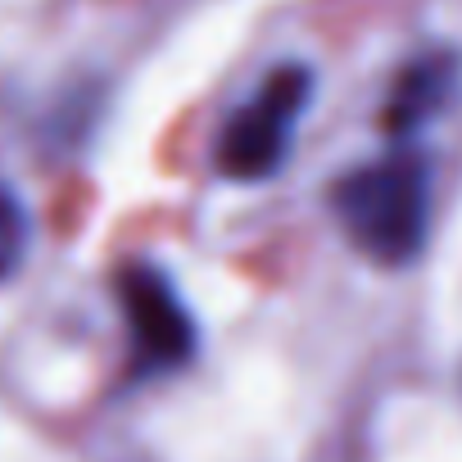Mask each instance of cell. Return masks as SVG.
I'll use <instances>...</instances> for the list:
<instances>
[{
	"mask_svg": "<svg viewBox=\"0 0 462 462\" xmlns=\"http://www.w3.org/2000/svg\"><path fill=\"white\" fill-rule=\"evenodd\" d=\"M457 87H462V55H457V51L435 46V51L412 55V60L399 69V78H394V87H390V96H385L381 127H385L390 136H399V141H403V136H417L426 123H435V118L453 105Z\"/></svg>",
	"mask_w": 462,
	"mask_h": 462,
	"instance_id": "277c9868",
	"label": "cell"
},
{
	"mask_svg": "<svg viewBox=\"0 0 462 462\" xmlns=\"http://www.w3.org/2000/svg\"><path fill=\"white\" fill-rule=\"evenodd\" d=\"M349 245L376 268H408L430 236V159L394 150L345 172L331 190Z\"/></svg>",
	"mask_w": 462,
	"mask_h": 462,
	"instance_id": "6da1fadb",
	"label": "cell"
},
{
	"mask_svg": "<svg viewBox=\"0 0 462 462\" xmlns=\"http://www.w3.org/2000/svg\"><path fill=\"white\" fill-rule=\"evenodd\" d=\"M118 300H123V318L136 340L141 367H181L195 354V322L177 286L159 268L132 263L118 277Z\"/></svg>",
	"mask_w": 462,
	"mask_h": 462,
	"instance_id": "3957f363",
	"label": "cell"
},
{
	"mask_svg": "<svg viewBox=\"0 0 462 462\" xmlns=\"http://www.w3.org/2000/svg\"><path fill=\"white\" fill-rule=\"evenodd\" d=\"M313 96V73L304 64H282L236 114L222 123L217 168L231 181H263L291 154V132Z\"/></svg>",
	"mask_w": 462,
	"mask_h": 462,
	"instance_id": "7a4b0ae2",
	"label": "cell"
},
{
	"mask_svg": "<svg viewBox=\"0 0 462 462\" xmlns=\"http://www.w3.org/2000/svg\"><path fill=\"white\" fill-rule=\"evenodd\" d=\"M23 254H28V213L0 186V282L23 263Z\"/></svg>",
	"mask_w": 462,
	"mask_h": 462,
	"instance_id": "5b68a950",
	"label": "cell"
}]
</instances>
